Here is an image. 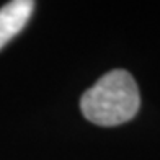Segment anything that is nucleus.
<instances>
[{"instance_id":"nucleus-1","label":"nucleus","mask_w":160,"mask_h":160,"mask_svg":"<svg viewBox=\"0 0 160 160\" xmlns=\"http://www.w3.org/2000/svg\"><path fill=\"white\" fill-rule=\"evenodd\" d=\"M141 106L134 77L124 69H114L100 77L82 98L80 110L97 126L111 128L131 121Z\"/></svg>"},{"instance_id":"nucleus-2","label":"nucleus","mask_w":160,"mask_h":160,"mask_svg":"<svg viewBox=\"0 0 160 160\" xmlns=\"http://www.w3.org/2000/svg\"><path fill=\"white\" fill-rule=\"evenodd\" d=\"M33 10L34 2L31 0H13L0 8V49L26 26Z\"/></svg>"}]
</instances>
